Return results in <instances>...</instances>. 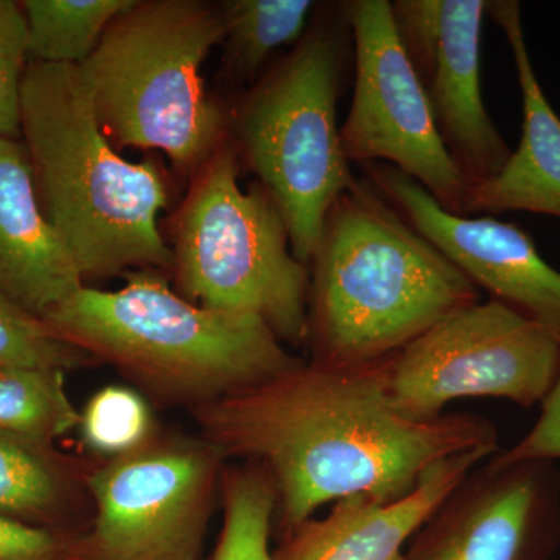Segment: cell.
Instances as JSON below:
<instances>
[{"label":"cell","mask_w":560,"mask_h":560,"mask_svg":"<svg viewBox=\"0 0 560 560\" xmlns=\"http://www.w3.org/2000/svg\"><path fill=\"white\" fill-rule=\"evenodd\" d=\"M389 359L359 366L302 361L191 410L201 436L224 458L270 475L283 536L326 504L353 495L399 500L441 460L500 452L499 430L482 416H405L390 397Z\"/></svg>","instance_id":"6da1fadb"},{"label":"cell","mask_w":560,"mask_h":560,"mask_svg":"<svg viewBox=\"0 0 560 560\" xmlns=\"http://www.w3.org/2000/svg\"><path fill=\"white\" fill-rule=\"evenodd\" d=\"M315 363L359 366L396 355L480 290L368 178L335 202L311 264Z\"/></svg>","instance_id":"7a4b0ae2"},{"label":"cell","mask_w":560,"mask_h":560,"mask_svg":"<svg viewBox=\"0 0 560 560\" xmlns=\"http://www.w3.org/2000/svg\"><path fill=\"white\" fill-rule=\"evenodd\" d=\"M21 138L39 205L83 279L173 270L158 217L167 206L153 160L116 151L95 116L79 66L28 61L21 90Z\"/></svg>","instance_id":"3957f363"},{"label":"cell","mask_w":560,"mask_h":560,"mask_svg":"<svg viewBox=\"0 0 560 560\" xmlns=\"http://www.w3.org/2000/svg\"><path fill=\"white\" fill-rule=\"evenodd\" d=\"M125 279L119 290L81 287L44 320L153 400L195 410L304 361L264 320L194 304L161 271Z\"/></svg>","instance_id":"277c9868"},{"label":"cell","mask_w":560,"mask_h":560,"mask_svg":"<svg viewBox=\"0 0 560 560\" xmlns=\"http://www.w3.org/2000/svg\"><path fill=\"white\" fill-rule=\"evenodd\" d=\"M223 39L220 7L135 0L79 66L109 142L164 151L178 171L197 172L230 127L201 75L210 50Z\"/></svg>","instance_id":"5b68a950"},{"label":"cell","mask_w":560,"mask_h":560,"mask_svg":"<svg viewBox=\"0 0 560 560\" xmlns=\"http://www.w3.org/2000/svg\"><path fill=\"white\" fill-rule=\"evenodd\" d=\"M296 47L249 88L232 119L235 149L278 206L291 249L311 264L327 215L355 184L338 127L352 35L345 2L319 7Z\"/></svg>","instance_id":"8992f818"},{"label":"cell","mask_w":560,"mask_h":560,"mask_svg":"<svg viewBox=\"0 0 560 560\" xmlns=\"http://www.w3.org/2000/svg\"><path fill=\"white\" fill-rule=\"evenodd\" d=\"M194 175L173 226L178 293L212 311L256 316L283 345L304 348L311 268L294 256L278 206L259 183L242 189L230 138Z\"/></svg>","instance_id":"52a82bcc"},{"label":"cell","mask_w":560,"mask_h":560,"mask_svg":"<svg viewBox=\"0 0 560 560\" xmlns=\"http://www.w3.org/2000/svg\"><path fill=\"white\" fill-rule=\"evenodd\" d=\"M224 463L205 438L161 430L138 451L98 459L91 521L69 560H201Z\"/></svg>","instance_id":"ba28073f"},{"label":"cell","mask_w":560,"mask_h":560,"mask_svg":"<svg viewBox=\"0 0 560 560\" xmlns=\"http://www.w3.org/2000/svg\"><path fill=\"white\" fill-rule=\"evenodd\" d=\"M560 370V335L497 300L460 308L389 359V393L411 419L451 401L540 404Z\"/></svg>","instance_id":"9c48e42d"},{"label":"cell","mask_w":560,"mask_h":560,"mask_svg":"<svg viewBox=\"0 0 560 560\" xmlns=\"http://www.w3.org/2000/svg\"><path fill=\"white\" fill-rule=\"evenodd\" d=\"M355 80L342 149L350 162H383L420 184L442 208L466 215L471 186L445 150L429 98L394 28L389 0L345 2Z\"/></svg>","instance_id":"30bf717a"},{"label":"cell","mask_w":560,"mask_h":560,"mask_svg":"<svg viewBox=\"0 0 560 560\" xmlns=\"http://www.w3.org/2000/svg\"><path fill=\"white\" fill-rule=\"evenodd\" d=\"M394 28L429 98L442 143L475 186L499 175L512 150L482 101L485 0H396Z\"/></svg>","instance_id":"8fae6325"},{"label":"cell","mask_w":560,"mask_h":560,"mask_svg":"<svg viewBox=\"0 0 560 560\" xmlns=\"http://www.w3.org/2000/svg\"><path fill=\"white\" fill-rule=\"evenodd\" d=\"M559 526L552 463L503 464L490 456L420 526L404 560H540Z\"/></svg>","instance_id":"7c38bea8"},{"label":"cell","mask_w":560,"mask_h":560,"mask_svg":"<svg viewBox=\"0 0 560 560\" xmlns=\"http://www.w3.org/2000/svg\"><path fill=\"white\" fill-rule=\"evenodd\" d=\"M405 221L433 243L490 300L503 302L560 335V271L540 256L528 232L492 217L456 215L399 168L361 165Z\"/></svg>","instance_id":"4fadbf2b"},{"label":"cell","mask_w":560,"mask_h":560,"mask_svg":"<svg viewBox=\"0 0 560 560\" xmlns=\"http://www.w3.org/2000/svg\"><path fill=\"white\" fill-rule=\"evenodd\" d=\"M497 453L452 456L427 471L399 500L353 495L337 501L324 518H308L287 534L275 560H404V547L467 474Z\"/></svg>","instance_id":"5bb4252c"},{"label":"cell","mask_w":560,"mask_h":560,"mask_svg":"<svg viewBox=\"0 0 560 560\" xmlns=\"http://www.w3.org/2000/svg\"><path fill=\"white\" fill-rule=\"evenodd\" d=\"M81 287L79 265L40 208L24 143L0 138V293L44 319Z\"/></svg>","instance_id":"9a60e30c"},{"label":"cell","mask_w":560,"mask_h":560,"mask_svg":"<svg viewBox=\"0 0 560 560\" xmlns=\"http://www.w3.org/2000/svg\"><path fill=\"white\" fill-rule=\"evenodd\" d=\"M488 14L510 44L522 92V139L499 175L470 190L466 215L533 212L560 219V117L530 61L521 3L488 2Z\"/></svg>","instance_id":"2e32d148"},{"label":"cell","mask_w":560,"mask_h":560,"mask_svg":"<svg viewBox=\"0 0 560 560\" xmlns=\"http://www.w3.org/2000/svg\"><path fill=\"white\" fill-rule=\"evenodd\" d=\"M98 459L0 430V514L38 528L81 533L92 515L90 475Z\"/></svg>","instance_id":"e0dca14e"},{"label":"cell","mask_w":560,"mask_h":560,"mask_svg":"<svg viewBox=\"0 0 560 560\" xmlns=\"http://www.w3.org/2000/svg\"><path fill=\"white\" fill-rule=\"evenodd\" d=\"M223 14L226 69L232 83L253 88L272 51L301 40L315 10L311 0H228Z\"/></svg>","instance_id":"ac0fdd59"},{"label":"cell","mask_w":560,"mask_h":560,"mask_svg":"<svg viewBox=\"0 0 560 560\" xmlns=\"http://www.w3.org/2000/svg\"><path fill=\"white\" fill-rule=\"evenodd\" d=\"M135 0H25L28 61L80 66Z\"/></svg>","instance_id":"d6986e66"},{"label":"cell","mask_w":560,"mask_h":560,"mask_svg":"<svg viewBox=\"0 0 560 560\" xmlns=\"http://www.w3.org/2000/svg\"><path fill=\"white\" fill-rule=\"evenodd\" d=\"M223 526L210 560H275L270 550L278 493L260 466L224 467L221 478Z\"/></svg>","instance_id":"ffe728a7"},{"label":"cell","mask_w":560,"mask_h":560,"mask_svg":"<svg viewBox=\"0 0 560 560\" xmlns=\"http://www.w3.org/2000/svg\"><path fill=\"white\" fill-rule=\"evenodd\" d=\"M79 422L66 372L0 370V430L54 444Z\"/></svg>","instance_id":"44dd1931"},{"label":"cell","mask_w":560,"mask_h":560,"mask_svg":"<svg viewBox=\"0 0 560 560\" xmlns=\"http://www.w3.org/2000/svg\"><path fill=\"white\" fill-rule=\"evenodd\" d=\"M77 429L84 447L101 459L138 451L160 430L145 396L117 385L97 390L88 400Z\"/></svg>","instance_id":"7402d4cb"},{"label":"cell","mask_w":560,"mask_h":560,"mask_svg":"<svg viewBox=\"0 0 560 560\" xmlns=\"http://www.w3.org/2000/svg\"><path fill=\"white\" fill-rule=\"evenodd\" d=\"M97 361L39 316L0 293V370L68 372Z\"/></svg>","instance_id":"603a6c76"},{"label":"cell","mask_w":560,"mask_h":560,"mask_svg":"<svg viewBox=\"0 0 560 560\" xmlns=\"http://www.w3.org/2000/svg\"><path fill=\"white\" fill-rule=\"evenodd\" d=\"M27 20L21 3L0 0V138H21V90L27 68Z\"/></svg>","instance_id":"cb8c5ba5"},{"label":"cell","mask_w":560,"mask_h":560,"mask_svg":"<svg viewBox=\"0 0 560 560\" xmlns=\"http://www.w3.org/2000/svg\"><path fill=\"white\" fill-rule=\"evenodd\" d=\"M73 537L0 514V560H69Z\"/></svg>","instance_id":"d4e9b609"},{"label":"cell","mask_w":560,"mask_h":560,"mask_svg":"<svg viewBox=\"0 0 560 560\" xmlns=\"http://www.w3.org/2000/svg\"><path fill=\"white\" fill-rule=\"evenodd\" d=\"M493 458L503 464L552 463L560 460V370L555 385L540 401V415L533 429L514 447Z\"/></svg>","instance_id":"484cf974"}]
</instances>
